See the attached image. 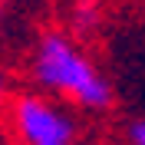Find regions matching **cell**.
<instances>
[{
  "instance_id": "cell-1",
  "label": "cell",
  "mask_w": 145,
  "mask_h": 145,
  "mask_svg": "<svg viewBox=\"0 0 145 145\" xmlns=\"http://www.w3.org/2000/svg\"><path fill=\"white\" fill-rule=\"evenodd\" d=\"M33 76L46 89L63 92L86 109H106L112 102L109 79L76 46V40L59 33V30H50L40 36L36 53H33Z\"/></svg>"
},
{
  "instance_id": "cell-2",
  "label": "cell",
  "mask_w": 145,
  "mask_h": 145,
  "mask_svg": "<svg viewBox=\"0 0 145 145\" xmlns=\"http://www.w3.org/2000/svg\"><path fill=\"white\" fill-rule=\"evenodd\" d=\"M10 119L27 145H72V119L40 96H17Z\"/></svg>"
},
{
  "instance_id": "cell-3",
  "label": "cell",
  "mask_w": 145,
  "mask_h": 145,
  "mask_svg": "<svg viewBox=\"0 0 145 145\" xmlns=\"http://www.w3.org/2000/svg\"><path fill=\"white\" fill-rule=\"evenodd\" d=\"M69 27L79 40H86V36H92L102 27V10L96 3H72L69 7Z\"/></svg>"
},
{
  "instance_id": "cell-4",
  "label": "cell",
  "mask_w": 145,
  "mask_h": 145,
  "mask_svg": "<svg viewBox=\"0 0 145 145\" xmlns=\"http://www.w3.org/2000/svg\"><path fill=\"white\" fill-rule=\"evenodd\" d=\"M125 138H129V145H145V116H138V119L129 122Z\"/></svg>"
},
{
  "instance_id": "cell-5",
  "label": "cell",
  "mask_w": 145,
  "mask_h": 145,
  "mask_svg": "<svg viewBox=\"0 0 145 145\" xmlns=\"http://www.w3.org/2000/svg\"><path fill=\"white\" fill-rule=\"evenodd\" d=\"M7 89H10V86H7V72L0 69V106L7 102Z\"/></svg>"
}]
</instances>
